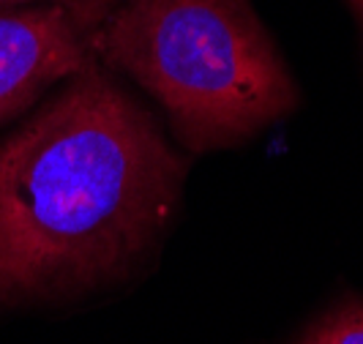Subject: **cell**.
<instances>
[{"label": "cell", "mask_w": 363, "mask_h": 344, "mask_svg": "<svg viewBox=\"0 0 363 344\" xmlns=\"http://www.w3.org/2000/svg\"><path fill=\"white\" fill-rule=\"evenodd\" d=\"M186 162L101 66L74 74L0 145V304L121 279L159 240Z\"/></svg>", "instance_id": "cell-1"}, {"label": "cell", "mask_w": 363, "mask_h": 344, "mask_svg": "<svg viewBox=\"0 0 363 344\" xmlns=\"http://www.w3.org/2000/svg\"><path fill=\"white\" fill-rule=\"evenodd\" d=\"M194 153L233 148L298 107V85L252 0H121L93 33Z\"/></svg>", "instance_id": "cell-2"}, {"label": "cell", "mask_w": 363, "mask_h": 344, "mask_svg": "<svg viewBox=\"0 0 363 344\" xmlns=\"http://www.w3.org/2000/svg\"><path fill=\"white\" fill-rule=\"evenodd\" d=\"M91 66H99L93 36L60 9L0 6V123Z\"/></svg>", "instance_id": "cell-3"}, {"label": "cell", "mask_w": 363, "mask_h": 344, "mask_svg": "<svg viewBox=\"0 0 363 344\" xmlns=\"http://www.w3.org/2000/svg\"><path fill=\"white\" fill-rule=\"evenodd\" d=\"M298 344H363V301H350L328 311Z\"/></svg>", "instance_id": "cell-4"}, {"label": "cell", "mask_w": 363, "mask_h": 344, "mask_svg": "<svg viewBox=\"0 0 363 344\" xmlns=\"http://www.w3.org/2000/svg\"><path fill=\"white\" fill-rule=\"evenodd\" d=\"M25 3L60 9L82 33L93 36L107 22V17L115 11L121 0H0V6H25Z\"/></svg>", "instance_id": "cell-5"}, {"label": "cell", "mask_w": 363, "mask_h": 344, "mask_svg": "<svg viewBox=\"0 0 363 344\" xmlns=\"http://www.w3.org/2000/svg\"><path fill=\"white\" fill-rule=\"evenodd\" d=\"M350 6H352V11H355V17H358V22H361L363 28V0H350Z\"/></svg>", "instance_id": "cell-6"}]
</instances>
